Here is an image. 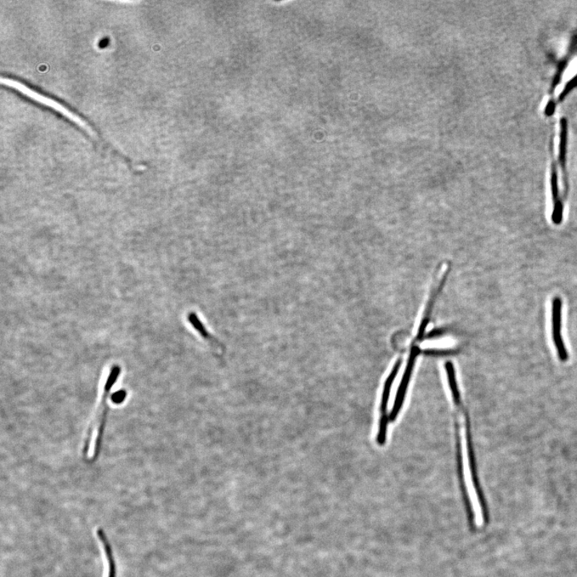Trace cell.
Segmentation results:
<instances>
[{
    "label": "cell",
    "instance_id": "obj_3",
    "mask_svg": "<svg viewBox=\"0 0 577 577\" xmlns=\"http://www.w3.org/2000/svg\"><path fill=\"white\" fill-rule=\"evenodd\" d=\"M567 121L564 118H559L554 126L552 137L551 167L557 168L562 174L563 192L562 201H566L569 194V182L567 174L566 148H567Z\"/></svg>",
    "mask_w": 577,
    "mask_h": 577
},
{
    "label": "cell",
    "instance_id": "obj_10",
    "mask_svg": "<svg viewBox=\"0 0 577 577\" xmlns=\"http://www.w3.org/2000/svg\"><path fill=\"white\" fill-rule=\"evenodd\" d=\"M107 577H117V573L114 570H111L107 573Z\"/></svg>",
    "mask_w": 577,
    "mask_h": 577
},
{
    "label": "cell",
    "instance_id": "obj_1",
    "mask_svg": "<svg viewBox=\"0 0 577 577\" xmlns=\"http://www.w3.org/2000/svg\"><path fill=\"white\" fill-rule=\"evenodd\" d=\"M577 84V41L561 69L557 73L550 95L544 105L547 115L552 114L557 105Z\"/></svg>",
    "mask_w": 577,
    "mask_h": 577
},
{
    "label": "cell",
    "instance_id": "obj_4",
    "mask_svg": "<svg viewBox=\"0 0 577 577\" xmlns=\"http://www.w3.org/2000/svg\"><path fill=\"white\" fill-rule=\"evenodd\" d=\"M449 271V265L448 263L444 264L442 267L439 270L438 274L433 280L431 290L429 291L428 296L425 300V304L423 305L421 319L420 324H418V326L416 337L413 339L411 344L418 345V343L423 340L424 337H425V333L430 320H431L432 318L435 302H437L439 294L446 284Z\"/></svg>",
    "mask_w": 577,
    "mask_h": 577
},
{
    "label": "cell",
    "instance_id": "obj_7",
    "mask_svg": "<svg viewBox=\"0 0 577 577\" xmlns=\"http://www.w3.org/2000/svg\"><path fill=\"white\" fill-rule=\"evenodd\" d=\"M402 363H403V359L399 358L396 360L392 371L390 372V374L384 383L380 409V426H378V432L377 435V443L380 446H383L386 444L387 427L390 421L389 416H387L388 402L390 392H392V385L394 382L396 376H398Z\"/></svg>",
    "mask_w": 577,
    "mask_h": 577
},
{
    "label": "cell",
    "instance_id": "obj_2",
    "mask_svg": "<svg viewBox=\"0 0 577 577\" xmlns=\"http://www.w3.org/2000/svg\"><path fill=\"white\" fill-rule=\"evenodd\" d=\"M121 369L120 366H119L118 365H113L110 371V374L109 375V376H107L105 385L104 393L103 395H102V399L100 401V404L98 407V413H96L95 420L91 423H90L88 432L86 435V440H84V444L83 446V456L84 457H86L88 454L90 444H91V440L93 437L94 428L95 427V426H98V435H96L95 439L93 461L95 460L98 458L101 449L102 439H103L106 422V416L107 412V399L110 397V394L113 387V385H114L117 383L119 376H120L121 375Z\"/></svg>",
    "mask_w": 577,
    "mask_h": 577
},
{
    "label": "cell",
    "instance_id": "obj_6",
    "mask_svg": "<svg viewBox=\"0 0 577 577\" xmlns=\"http://www.w3.org/2000/svg\"><path fill=\"white\" fill-rule=\"evenodd\" d=\"M562 307L561 297H554L552 302V338L558 359L561 363H567L569 353L562 336Z\"/></svg>",
    "mask_w": 577,
    "mask_h": 577
},
{
    "label": "cell",
    "instance_id": "obj_9",
    "mask_svg": "<svg viewBox=\"0 0 577 577\" xmlns=\"http://www.w3.org/2000/svg\"><path fill=\"white\" fill-rule=\"evenodd\" d=\"M126 395H127V392H126V390H118L117 392H116V393H114L112 395L111 399H112V403H114L116 404H121V403H123L124 399H126Z\"/></svg>",
    "mask_w": 577,
    "mask_h": 577
},
{
    "label": "cell",
    "instance_id": "obj_8",
    "mask_svg": "<svg viewBox=\"0 0 577 577\" xmlns=\"http://www.w3.org/2000/svg\"><path fill=\"white\" fill-rule=\"evenodd\" d=\"M187 319L190 324L194 327V330L198 333V335H200L205 340L212 345H215V346H218V347L222 346V344L218 341V339L215 338L212 333L208 332L206 326L204 325L200 317L198 316L196 312H190L187 317Z\"/></svg>",
    "mask_w": 577,
    "mask_h": 577
},
{
    "label": "cell",
    "instance_id": "obj_5",
    "mask_svg": "<svg viewBox=\"0 0 577 577\" xmlns=\"http://www.w3.org/2000/svg\"><path fill=\"white\" fill-rule=\"evenodd\" d=\"M2 83L3 84H6L11 88H14L16 90H18L22 94H25L28 96V98H32L34 100L41 102V104L46 105L50 107H53V109L55 111H58L60 114L64 115L67 118H69V120L72 121L73 122L76 123L77 126H80L83 129L86 130L90 134L95 135V132L93 131V128L88 126V124L82 120L81 117H79L75 113H73L72 111L69 110L65 106L58 103L53 100V99H50L46 98V96L42 95L33 90L28 88L27 86H24L21 83L16 82L14 80H11L9 78H2Z\"/></svg>",
    "mask_w": 577,
    "mask_h": 577
}]
</instances>
